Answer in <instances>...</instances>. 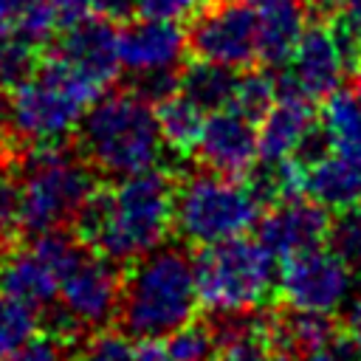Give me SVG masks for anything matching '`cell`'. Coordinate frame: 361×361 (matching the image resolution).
Segmentation results:
<instances>
[{"label": "cell", "instance_id": "6da1fadb", "mask_svg": "<svg viewBox=\"0 0 361 361\" xmlns=\"http://www.w3.org/2000/svg\"><path fill=\"white\" fill-rule=\"evenodd\" d=\"M175 186L178 175L164 166L118 178L116 186L99 183L73 217L71 231L87 248L127 265L169 237Z\"/></svg>", "mask_w": 361, "mask_h": 361}, {"label": "cell", "instance_id": "7a4b0ae2", "mask_svg": "<svg viewBox=\"0 0 361 361\" xmlns=\"http://www.w3.org/2000/svg\"><path fill=\"white\" fill-rule=\"evenodd\" d=\"M200 307L195 257L183 245H158L124 265L116 322L133 338H164Z\"/></svg>", "mask_w": 361, "mask_h": 361}, {"label": "cell", "instance_id": "3957f363", "mask_svg": "<svg viewBox=\"0 0 361 361\" xmlns=\"http://www.w3.org/2000/svg\"><path fill=\"white\" fill-rule=\"evenodd\" d=\"M76 147L85 161L104 178H130L161 164L164 138L155 118V104L133 90L102 93L82 116Z\"/></svg>", "mask_w": 361, "mask_h": 361}, {"label": "cell", "instance_id": "277c9868", "mask_svg": "<svg viewBox=\"0 0 361 361\" xmlns=\"http://www.w3.org/2000/svg\"><path fill=\"white\" fill-rule=\"evenodd\" d=\"M23 175V231L28 237L73 223L90 192L99 186L96 169L79 147L68 141L14 149Z\"/></svg>", "mask_w": 361, "mask_h": 361}, {"label": "cell", "instance_id": "5b68a950", "mask_svg": "<svg viewBox=\"0 0 361 361\" xmlns=\"http://www.w3.org/2000/svg\"><path fill=\"white\" fill-rule=\"evenodd\" d=\"M195 274L200 305L214 316L251 313L268 305L279 282L276 257L262 245L259 237L248 240L243 234L200 245L195 254Z\"/></svg>", "mask_w": 361, "mask_h": 361}, {"label": "cell", "instance_id": "8992f818", "mask_svg": "<svg viewBox=\"0 0 361 361\" xmlns=\"http://www.w3.org/2000/svg\"><path fill=\"white\" fill-rule=\"evenodd\" d=\"M259 200L245 180L217 172L178 175L175 223L178 237L195 248L245 234L259 217Z\"/></svg>", "mask_w": 361, "mask_h": 361}, {"label": "cell", "instance_id": "52a82bcc", "mask_svg": "<svg viewBox=\"0 0 361 361\" xmlns=\"http://www.w3.org/2000/svg\"><path fill=\"white\" fill-rule=\"evenodd\" d=\"M118 68V28L113 20L90 14L62 28L54 48H45L37 73L62 85L85 104H93L116 82Z\"/></svg>", "mask_w": 361, "mask_h": 361}, {"label": "cell", "instance_id": "ba28073f", "mask_svg": "<svg viewBox=\"0 0 361 361\" xmlns=\"http://www.w3.org/2000/svg\"><path fill=\"white\" fill-rule=\"evenodd\" d=\"M85 107L87 104L79 96L37 73L8 90L6 110L0 113L3 141L6 147H11L8 141H14V149L65 141L73 130H79Z\"/></svg>", "mask_w": 361, "mask_h": 361}, {"label": "cell", "instance_id": "9c48e42d", "mask_svg": "<svg viewBox=\"0 0 361 361\" xmlns=\"http://www.w3.org/2000/svg\"><path fill=\"white\" fill-rule=\"evenodd\" d=\"M121 285H124V265L93 248H85V254L62 274L56 302L87 333H93L116 319L121 302Z\"/></svg>", "mask_w": 361, "mask_h": 361}, {"label": "cell", "instance_id": "30bf717a", "mask_svg": "<svg viewBox=\"0 0 361 361\" xmlns=\"http://www.w3.org/2000/svg\"><path fill=\"white\" fill-rule=\"evenodd\" d=\"M353 288L350 262H344L330 248H313L282 262L276 293L285 307L336 313Z\"/></svg>", "mask_w": 361, "mask_h": 361}, {"label": "cell", "instance_id": "8fae6325", "mask_svg": "<svg viewBox=\"0 0 361 361\" xmlns=\"http://www.w3.org/2000/svg\"><path fill=\"white\" fill-rule=\"evenodd\" d=\"M344 76H350V68L333 34L330 17H313V23L302 31L293 54L282 65L276 87L279 93H299L316 102L336 93Z\"/></svg>", "mask_w": 361, "mask_h": 361}, {"label": "cell", "instance_id": "7c38bea8", "mask_svg": "<svg viewBox=\"0 0 361 361\" xmlns=\"http://www.w3.org/2000/svg\"><path fill=\"white\" fill-rule=\"evenodd\" d=\"M189 51L234 71L248 68L254 59H259L257 8L234 0L214 3V8L200 11L189 28Z\"/></svg>", "mask_w": 361, "mask_h": 361}, {"label": "cell", "instance_id": "4fadbf2b", "mask_svg": "<svg viewBox=\"0 0 361 361\" xmlns=\"http://www.w3.org/2000/svg\"><path fill=\"white\" fill-rule=\"evenodd\" d=\"M195 155L203 169L243 180L259 158V135L254 121L234 107L214 110L203 124Z\"/></svg>", "mask_w": 361, "mask_h": 361}, {"label": "cell", "instance_id": "5bb4252c", "mask_svg": "<svg viewBox=\"0 0 361 361\" xmlns=\"http://www.w3.org/2000/svg\"><path fill=\"white\" fill-rule=\"evenodd\" d=\"M327 228H330L327 206H322L313 197L296 195L271 206V212L259 223V240L279 262H285L296 254L324 245Z\"/></svg>", "mask_w": 361, "mask_h": 361}, {"label": "cell", "instance_id": "9a60e30c", "mask_svg": "<svg viewBox=\"0 0 361 361\" xmlns=\"http://www.w3.org/2000/svg\"><path fill=\"white\" fill-rule=\"evenodd\" d=\"M189 48V34L169 20H133L118 31L121 68L130 73L178 68Z\"/></svg>", "mask_w": 361, "mask_h": 361}, {"label": "cell", "instance_id": "2e32d148", "mask_svg": "<svg viewBox=\"0 0 361 361\" xmlns=\"http://www.w3.org/2000/svg\"><path fill=\"white\" fill-rule=\"evenodd\" d=\"M0 290L42 310L59 296V274L34 243L25 248L14 245L0 259Z\"/></svg>", "mask_w": 361, "mask_h": 361}, {"label": "cell", "instance_id": "e0dca14e", "mask_svg": "<svg viewBox=\"0 0 361 361\" xmlns=\"http://www.w3.org/2000/svg\"><path fill=\"white\" fill-rule=\"evenodd\" d=\"M259 121V161H282L299 149L302 138L319 118L313 113L310 99L299 93H279Z\"/></svg>", "mask_w": 361, "mask_h": 361}, {"label": "cell", "instance_id": "ac0fdd59", "mask_svg": "<svg viewBox=\"0 0 361 361\" xmlns=\"http://www.w3.org/2000/svg\"><path fill=\"white\" fill-rule=\"evenodd\" d=\"M307 0H257V34L259 59L271 68H282L293 54L302 31L307 28Z\"/></svg>", "mask_w": 361, "mask_h": 361}, {"label": "cell", "instance_id": "d6986e66", "mask_svg": "<svg viewBox=\"0 0 361 361\" xmlns=\"http://www.w3.org/2000/svg\"><path fill=\"white\" fill-rule=\"evenodd\" d=\"M305 192L327 209H344L361 200V158L330 149L305 166Z\"/></svg>", "mask_w": 361, "mask_h": 361}, {"label": "cell", "instance_id": "ffe728a7", "mask_svg": "<svg viewBox=\"0 0 361 361\" xmlns=\"http://www.w3.org/2000/svg\"><path fill=\"white\" fill-rule=\"evenodd\" d=\"M237 79L240 76L234 73V68H226V65L197 56L195 62H189L178 71V93H183L200 110L214 113V110L231 107Z\"/></svg>", "mask_w": 361, "mask_h": 361}, {"label": "cell", "instance_id": "44dd1931", "mask_svg": "<svg viewBox=\"0 0 361 361\" xmlns=\"http://www.w3.org/2000/svg\"><path fill=\"white\" fill-rule=\"evenodd\" d=\"M206 110H200L195 102H189L183 93H172L164 102L155 104V118L161 127V138L166 149L175 158H189L197 149L200 133H203V118Z\"/></svg>", "mask_w": 361, "mask_h": 361}, {"label": "cell", "instance_id": "7402d4cb", "mask_svg": "<svg viewBox=\"0 0 361 361\" xmlns=\"http://www.w3.org/2000/svg\"><path fill=\"white\" fill-rule=\"evenodd\" d=\"M322 127L336 152L361 158V99L355 93H330L322 110Z\"/></svg>", "mask_w": 361, "mask_h": 361}, {"label": "cell", "instance_id": "603a6c76", "mask_svg": "<svg viewBox=\"0 0 361 361\" xmlns=\"http://www.w3.org/2000/svg\"><path fill=\"white\" fill-rule=\"evenodd\" d=\"M23 237V175L14 149L6 147L0 149V245L8 251Z\"/></svg>", "mask_w": 361, "mask_h": 361}, {"label": "cell", "instance_id": "cb8c5ba5", "mask_svg": "<svg viewBox=\"0 0 361 361\" xmlns=\"http://www.w3.org/2000/svg\"><path fill=\"white\" fill-rule=\"evenodd\" d=\"M42 330V316L34 305L0 290V355L17 353Z\"/></svg>", "mask_w": 361, "mask_h": 361}, {"label": "cell", "instance_id": "d4e9b609", "mask_svg": "<svg viewBox=\"0 0 361 361\" xmlns=\"http://www.w3.org/2000/svg\"><path fill=\"white\" fill-rule=\"evenodd\" d=\"M42 54H45L42 45H34L14 31L0 34V85L11 90L28 82L31 76H37Z\"/></svg>", "mask_w": 361, "mask_h": 361}, {"label": "cell", "instance_id": "484cf974", "mask_svg": "<svg viewBox=\"0 0 361 361\" xmlns=\"http://www.w3.org/2000/svg\"><path fill=\"white\" fill-rule=\"evenodd\" d=\"M276 96H279L276 76H271L268 71H248V73H243L237 79V90H234L231 107L240 110L243 116H248L251 121H259L271 110Z\"/></svg>", "mask_w": 361, "mask_h": 361}, {"label": "cell", "instance_id": "4316f807", "mask_svg": "<svg viewBox=\"0 0 361 361\" xmlns=\"http://www.w3.org/2000/svg\"><path fill=\"white\" fill-rule=\"evenodd\" d=\"M166 347L175 361H206L217 350V333L212 322L203 319H189L178 330L169 333Z\"/></svg>", "mask_w": 361, "mask_h": 361}, {"label": "cell", "instance_id": "83f0119b", "mask_svg": "<svg viewBox=\"0 0 361 361\" xmlns=\"http://www.w3.org/2000/svg\"><path fill=\"white\" fill-rule=\"evenodd\" d=\"M333 254H338L350 265H361V200L344 209H336V217H330L327 243Z\"/></svg>", "mask_w": 361, "mask_h": 361}, {"label": "cell", "instance_id": "f1b7e54d", "mask_svg": "<svg viewBox=\"0 0 361 361\" xmlns=\"http://www.w3.org/2000/svg\"><path fill=\"white\" fill-rule=\"evenodd\" d=\"M71 361H133V344L124 330H93L73 350Z\"/></svg>", "mask_w": 361, "mask_h": 361}, {"label": "cell", "instance_id": "f546056e", "mask_svg": "<svg viewBox=\"0 0 361 361\" xmlns=\"http://www.w3.org/2000/svg\"><path fill=\"white\" fill-rule=\"evenodd\" d=\"M200 8V0H135V11L149 20H169L180 23L195 17Z\"/></svg>", "mask_w": 361, "mask_h": 361}, {"label": "cell", "instance_id": "4dcf8cb0", "mask_svg": "<svg viewBox=\"0 0 361 361\" xmlns=\"http://www.w3.org/2000/svg\"><path fill=\"white\" fill-rule=\"evenodd\" d=\"M0 361H71V347H65L62 341L42 333L34 341H28L25 347H20L17 353L0 355Z\"/></svg>", "mask_w": 361, "mask_h": 361}, {"label": "cell", "instance_id": "1f68e13d", "mask_svg": "<svg viewBox=\"0 0 361 361\" xmlns=\"http://www.w3.org/2000/svg\"><path fill=\"white\" fill-rule=\"evenodd\" d=\"M299 361H361V347L347 333H338L330 344L305 353Z\"/></svg>", "mask_w": 361, "mask_h": 361}, {"label": "cell", "instance_id": "d6a6232c", "mask_svg": "<svg viewBox=\"0 0 361 361\" xmlns=\"http://www.w3.org/2000/svg\"><path fill=\"white\" fill-rule=\"evenodd\" d=\"M37 0H0V34L14 31Z\"/></svg>", "mask_w": 361, "mask_h": 361}, {"label": "cell", "instance_id": "836d02e7", "mask_svg": "<svg viewBox=\"0 0 361 361\" xmlns=\"http://www.w3.org/2000/svg\"><path fill=\"white\" fill-rule=\"evenodd\" d=\"M90 8H93V14L118 23L135 11V0H90Z\"/></svg>", "mask_w": 361, "mask_h": 361}, {"label": "cell", "instance_id": "e575fe53", "mask_svg": "<svg viewBox=\"0 0 361 361\" xmlns=\"http://www.w3.org/2000/svg\"><path fill=\"white\" fill-rule=\"evenodd\" d=\"M133 361H175L169 347L161 344L158 338H138L133 347Z\"/></svg>", "mask_w": 361, "mask_h": 361}, {"label": "cell", "instance_id": "d590c367", "mask_svg": "<svg viewBox=\"0 0 361 361\" xmlns=\"http://www.w3.org/2000/svg\"><path fill=\"white\" fill-rule=\"evenodd\" d=\"M344 333L361 347V302H353L350 310L344 313Z\"/></svg>", "mask_w": 361, "mask_h": 361}, {"label": "cell", "instance_id": "8d00e7d4", "mask_svg": "<svg viewBox=\"0 0 361 361\" xmlns=\"http://www.w3.org/2000/svg\"><path fill=\"white\" fill-rule=\"evenodd\" d=\"M344 17L361 37V0H344Z\"/></svg>", "mask_w": 361, "mask_h": 361}, {"label": "cell", "instance_id": "74e56055", "mask_svg": "<svg viewBox=\"0 0 361 361\" xmlns=\"http://www.w3.org/2000/svg\"><path fill=\"white\" fill-rule=\"evenodd\" d=\"M353 93L361 99V65L355 68V73H353Z\"/></svg>", "mask_w": 361, "mask_h": 361}, {"label": "cell", "instance_id": "f35d334b", "mask_svg": "<svg viewBox=\"0 0 361 361\" xmlns=\"http://www.w3.org/2000/svg\"><path fill=\"white\" fill-rule=\"evenodd\" d=\"M209 3H234V0H209Z\"/></svg>", "mask_w": 361, "mask_h": 361}, {"label": "cell", "instance_id": "ab89813d", "mask_svg": "<svg viewBox=\"0 0 361 361\" xmlns=\"http://www.w3.org/2000/svg\"><path fill=\"white\" fill-rule=\"evenodd\" d=\"M3 254H6V248H3V245H0V259H3Z\"/></svg>", "mask_w": 361, "mask_h": 361}, {"label": "cell", "instance_id": "60d3db41", "mask_svg": "<svg viewBox=\"0 0 361 361\" xmlns=\"http://www.w3.org/2000/svg\"><path fill=\"white\" fill-rule=\"evenodd\" d=\"M206 361H214V358H206Z\"/></svg>", "mask_w": 361, "mask_h": 361}, {"label": "cell", "instance_id": "b9f144b4", "mask_svg": "<svg viewBox=\"0 0 361 361\" xmlns=\"http://www.w3.org/2000/svg\"><path fill=\"white\" fill-rule=\"evenodd\" d=\"M358 282H361V274H358Z\"/></svg>", "mask_w": 361, "mask_h": 361}]
</instances>
